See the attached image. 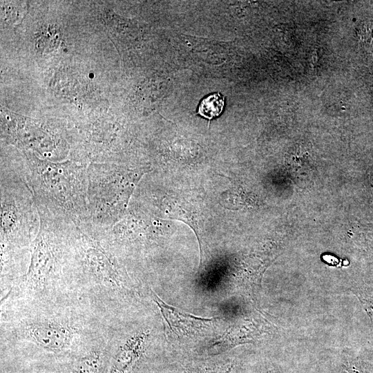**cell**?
Returning a JSON list of instances; mask_svg holds the SVG:
<instances>
[{
    "instance_id": "obj_10",
    "label": "cell",
    "mask_w": 373,
    "mask_h": 373,
    "mask_svg": "<svg viewBox=\"0 0 373 373\" xmlns=\"http://www.w3.org/2000/svg\"><path fill=\"white\" fill-rule=\"evenodd\" d=\"M224 106V96L220 93H214L202 99L198 113L210 120L221 114Z\"/></svg>"
},
{
    "instance_id": "obj_4",
    "label": "cell",
    "mask_w": 373,
    "mask_h": 373,
    "mask_svg": "<svg viewBox=\"0 0 373 373\" xmlns=\"http://www.w3.org/2000/svg\"><path fill=\"white\" fill-rule=\"evenodd\" d=\"M0 173V291L3 294L27 270L40 220L24 156L16 159L2 154Z\"/></svg>"
},
{
    "instance_id": "obj_7",
    "label": "cell",
    "mask_w": 373,
    "mask_h": 373,
    "mask_svg": "<svg viewBox=\"0 0 373 373\" xmlns=\"http://www.w3.org/2000/svg\"><path fill=\"white\" fill-rule=\"evenodd\" d=\"M30 122H9L3 126L4 137L17 146L36 152L39 157L51 162H62L69 147L60 133L52 128Z\"/></svg>"
},
{
    "instance_id": "obj_8",
    "label": "cell",
    "mask_w": 373,
    "mask_h": 373,
    "mask_svg": "<svg viewBox=\"0 0 373 373\" xmlns=\"http://www.w3.org/2000/svg\"><path fill=\"white\" fill-rule=\"evenodd\" d=\"M152 300L160 308L161 313L171 332L180 335H189L202 329L211 319L202 318L183 313L164 303L150 289Z\"/></svg>"
},
{
    "instance_id": "obj_2",
    "label": "cell",
    "mask_w": 373,
    "mask_h": 373,
    "mask_svg": "<svg viewBox=\"0 0 373 373\" xmlns=\"http://www.w3.org/2000/svg\"><path fill=\"white\" fill-rule=\"evenodd\" d=\"M36 205L40 226L30 246L27 270L1 297V306L76 301L71 296L67 268L72 238L77 225L62 212Z\"/></svg>"
},
{
    "instance_id": "obj_1",
    "label": "cell",
    "mask_w": 373,
    "mask_h": 373,
    "mask_svg": "<svg viewBox=\"0 0 373 373\" xmlns=\"http://www.w3.org/2000/svg\"><path fill=\"white\" fill-rule=\"evenodd\" d=\"M0 308L1 354H34L68 363L105 340L110 325L77 301Z\"/></svg>"
},
{
    "instance_id": "obj_3",
    "label": "cell",
    "mask_w": 373,
    "mask_h": 373,
    "mask_svg": "<svg viewBox=\"0 0 373 373\" xmlns=\"http://www.w3.org/2000/svg\"><path fill=\"white\" fill-rule=\"evenodd\" d=\"M67 274L72 298L110 323L140 298L121 258L78 226Z\"/></svg>"
},
{
    "instance_id": "obj_9",
    "label": "cell",
    "mask_w": 373,
    "mask_h": 373,
    "mask_svg": "<svg viewBox=\"0 0 373 373\" xmlns=\"http://www.w3.org/2000/svg\"><path fill=\"white\" fill-rule=\"evenodd\" d=\"M106 338L74 357L66 364L67 368L70 373H101L106 367Z\"/></svg>"
},
{
    "instance_id": "obj_6",
    "label": "cell",
    "mask_w": 373,
    "mask_h": 373,
    "mask_svg": "<svg viewBox=\"0 0 373 373\" xmlns=\"http://www.w3.org/2000/svg\"><path fill=\"white\" fill-rule=\"evenodd\" d=\"M87 172V214L79 227L88 231L111 228L126 209L136 176L115 163H90Z\"/></svg>"
},
{
    "instance_id": "obj_5",
    "label": "cell",
    "mask_w": 373,
    "mask_h": 373,
    "mask_svg": "<svg viewBox=\"0 0 373 373\" xmlns=\"http://www.w3.org/2000/svg\"><path fill=\"white\" fill-rule=\"evenodd\" d=\"M35 202L68 216L77 226L87 214L88 165L66 160L51 162L23 151Z\"/></svg>"
}]
</instances>
